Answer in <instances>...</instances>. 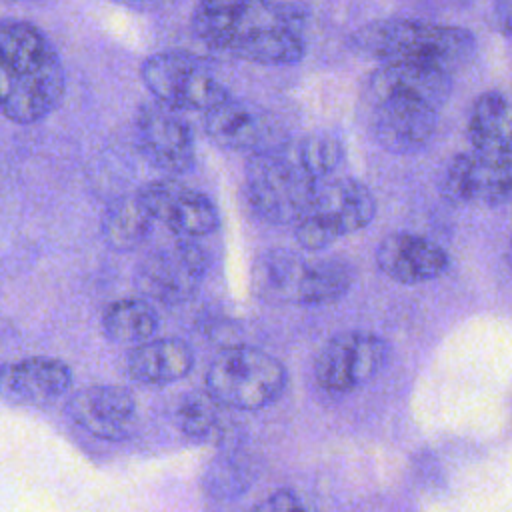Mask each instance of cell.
I'll return each mask as SVG.
<instances>
[{"label": "cell", "mask_w": 512, "mask_h": 512, "mask_svg": "<svg viewBox=\"0 0 512 512\" xmlns=\"http://www.w3.org/2000/svg\"><path fill=\"white\" fill-rule=\"evenodd\" d=\"M450 94L452 74L444 70L384 62L362 84L360 116L380 148L414 154L432 138Z\"/></svg>", "instance_id": "obj_1"}, {"label": "cell", "mask_w": 512, "mask_h": 512, "mask_svg": "<svg viewBox=\"0 0 512 512\" xmlns=\"http://www.w3.org/2000/svg\"><path fill=\"white\" fill-rule=\"evenodd\" d=\"M192 34L212 52L262 64L290 66L304 58V12L276 0H198Z\"/></svg>", "instance_id": "obj_2"}, {"label": "cell", "mask_w": 512, "mask_h": 512, "mask_svg": "<svg viewBox=\"0 0 512 512\" xmlns=\"http://www.w3.org/2000/svg\"><path fill=\"white\" fill-rule=\"evenodd\" d=\"M66 74L52 40L26 20L0 22V110L16 124L46 118L62 100Z\"/></svg>", "instance_id": "obj_3"}, {"label": "cell", "mask_w": 512, "mask_h": 512, "mask_svg": "<svg viewBox=\"0 0 512 512\" xmlns=\"http://www.w3.org/2000/svg\"><path fill=\"white\" fill-rule=\"evenodd\" d=\"M352 48L380 64H416L454 74L476 56V38L460 26L412 18H382L352 34Z\"/></svg>", "instance_id": "obj_4"}, {"label": "cell", "mask_w": 512, "mask_h": 512, "mask_svg": "<svg viewBox=\"0 0 512 512\" xmlns=\"http://www.w3.org/2000/svg\"><path fill=\"white\" fill-rule=\"evenodd\" d=\"M244 174L252 210L270 224H294L320 182L296 158L290 140L282 148L248 154Z\"/></svg>", "instance_id": "obj_5"}, {"label": "cell", "mask_w": 512, "mask_h": 512, "mask_svg": "<svg viewBox=\"0 0 512 512\" xmlns=\"http://www.w3.org/2000/svg\"><path fill=\"white\" fill-rule=\"evenodd\" d=\"M376 216V198L354 178H324L294 222V236L308 252H320L334 240L366 228Z\"/></svg>", "instance_id": "obj_6"}, {"label": "cell", "mask_w": 512, "mask_h": 512, "mask_svg": "<svg viewBox=\"0 0 512 512\" xmlns=\"http://www.w3.org/2000/svg\"><path fill=\"white\" fill-rule=\"evenodd\" d=\"M284 364L254 346H230L206 370V390L232 410H260L286 388Z\"/></svg>", "instance_id": "obj_7"}, {"label": "cell", "mask_w": 512, "mask_h": 512, "mask_svg": "<svg viewBox=\"0 0 512 512\" xmlns=\"http://www.w3.org/2000/svg\"><path fill=\"white\" fill-rule=\"evenodd\" d=\"M140 78L154 100L182 112H206L230 98L210 66L184 50L150 54L140 66Z\"/></svg>", "instance_id": "obj_8"}, {"label": "cell", "mask_w": 512, "mask_h": 512, "mask_svg": "<svg viewBox=\"0 0 512 512\" xmlns=\"http://www.w3.org/2000/svg\"><path fill=\"white\" fill-rule=\"evenodd\" d=\"M210 266L206 250L196 238L178 236L168 246L146 254L136 272L144 298L160 304H182L200 288Z\"/></svg>", "instance_id": "obj_9"}, {"label": "cell", "mask_w": 512, "mask_h": 512, "mask_svg": "<svg viewBox=\"0 0 512 512\" xmlns=\"http://www.w3.org/2000/svg\"><path fill=\"white\" fill-rule=\"evenodd\" d=\"M388 360V342L374 332L332 336L314 362L316 384L328 394H348L370 382Z\"/></svg>", "instance_id": "obj_10"}, {"label": "cell", "mask_w": 512, "mask_h": 512, "mask_svg": "<svg viewBox=\"0 0 512 512\" xmlns=\"http://www.w3.org/2000/svg\"><path fill=\"white\" fill-rule=\"evenodd\" d=\"M442 194L456 204L498 206L512 200V156L470 150L454 156L442 174Z\"/></svg>", "instance_id": "obj_11"}, {"label": "cell", "mask_w": 512, "mask_h": 512, "mask_svg": "<svg viewBox=\"0 0 512 512\" xmlns=\"http://www.w3.org/2000/svg\"><path fill=\"white\" fill-rule=\"evenodd\" d=\"M136 144L142 156L166 174H184L196 160V144L182 110L158 100L136 114Z\"/></svg>", "instance_id": "obj_12"}, {"label": "cell", "mask_w": 512, "mask_h": 512, "mask_svg": "<svg viewBox=\"0 0 512 512\" xmlns=\"http://www.w3.org/2000/svg\"><path fill=\"white\" fill-rule=\"evenodd\" d=\"M136 194L152 218L168 226L176 236L202 238L218 228L220 218L214 202L180 180H152Z\"/></svg>", "instance_id": "obj_13"}, {"label": "cell", "mask_w": 512, "mask_h": 512, "mask_svg": "<svg viewBox=\"0 0 512 512\" xmlns=\"http://www.w3.org/2000/svg\"><path fill=\"white\" fill-rule=\"evenodd\" d=\"M204 130L218 146L248 154L276 150L290 140L268 112L232 96L204 112Z\"/></svg>", "instance_id": "obj_14"}, {"label": "cell", "mask_w": 512, "mask_h": 512, "mask_svg": "<svg viewBox=\"0 0 512 512\" xmlns=\"http://www.w3.org/2000/svg\"><path fill=\"white\" fill-rule=\"evenodd\" d=\"M66 412L80 428L108 442H120L134 434L138 406L134 396L114 384H94L78 390L66 404Z\"/></svg>", "instance_id": "obj_15"}, {"label": "cell", "mask_w": 512, "mask_h": 512, "mask_svg": "<svg viewBox=\"0 0 512 512\" xmlns=\"http://www.w3.org/2000/svg\"><path fill=\"white\" fill-rule=\"evenodd\" d=\"M376 264L394 282L416 286L440 278L450 260L436 242L412 232H394L378 244Z\"/></svg>", "instance_id": "obj_16"}, {"label": "cell", "mask_w": 512, "mask_h": 512, "mask_svg": "<svg viewBox=\"0 0 512 512\" xmlns=\"http://www.w3.org/2000/svg\"><path fill=\"white\" fill-rule=\"evenodd\" d=\"M72 386V370L54 356H26L0 364V396L16 404H46Z\"/></svg>", "instance_id": "obj_17"}, {"label": "cell", "mask_w": 512, "mask_h": 512, "mask_svg": "<svg viewBox=\"0 0 512 512\" xmlns=\"http://www.w3.org/2000/svg\"><path fill=\"white\" fill-rule=\"evenodd\" d=\"M194 366V352L182 338H150L126 356V372L146 386H164L182 380Z\"/></svg>", "instance_id": "obj_18"}, {"label": "cell", "mask_w": 512, "mask_h": 512, "mask_svg": "<svg viewBox=\"0 0 512 512\" xmlns=\"http://www.w3.org/2000/svg\"><path fill=\"white\" fill-rule=\"evenodd\" d=\"M468 138L474 150L512 156V100L500 92L480 94L468 116Z\"/></svg>", "instance_id": "obj_19"}, {"label": "cell", "mask_w": 512, "mask_h": 512, "mask_svg": "<svg viewBox=\"0 0 512 512\" xmlns=\"http://www.w3.org/2000/svg\"><path fill=\"white\" fill-rule=\"evenodd\" d=\"M306 258L286 250L272 248L260 254L252 266V288L266 302L296 304Z\"/></svg>", "instance_id": "obj_20"}, {"label": "cell", "mask_w": 512, "mask_h": 512, "mask_svg": "<svg viewBox=\"0 0 512 512\" xmlns=\"http://www.w3.org/2000/svg\"><path fill=\"white\" fill-rule=\"evenodd\" d=\"M152 214L140 200V196L128 194L112 200L102 214V238L118 252H128L140 246L152 230Z\"/></svg>", "instance_id": "obj_21"}, {"label": "cell", "mask_w": 512, "mask_h": 512, "mask_svg": "<svg viewBox=\"0 0 512 512\" xmlns=\"http://www.w3.org/2000/svg\"><path fill=\"white\" fill-rule=\"evenodd\" d=\"M228 406L216 400L208 390H194L180 398L174 410L178 428L202 442H220L230 430V418L226 416Z\"/></svg>", "instance_id": "obj_22"}, {"label": "cell", "mask_w": 512, "mask_h": 512, "mask_svg": "<svg viewBox=\"0 0 512 512\" xmlns=\"http://www.w3.org/2000/svg\"><path fill=\"white\" fill-rule=\"evenodd\" d=\"M352 280L354 268L344 258H306L296 304L316 306L336 302L350 290Z\"/></svg>", "instance_id": "obj_23"}, {"label": "cell", "mask_w": 512, "mask_h": 512, "mask_svg": "<svg viewBox=\"0 0 512 512\" xmlns=\"http://www.w3.org/2000/svg\"><path fill=\"white\" fill-rule=\"evenodd\" d=\"M160 326L156 308L148 298H122L112 302L102 314L106 336L118 344H140L150 340Z\"/></svg>", "instance_id": "obj_24"}, {"label": "cell", "mask_w": 512, "mask_h": 512, "mask_svg": "<svg viewBox=\"0 0 512 512\" xmlns=\"http://www.w3.org/2000/svg\"><path fill=\"white\" fill-rule=\"evenodd\" d=\"M296 158L318 180L330 178L344 160V146L336 136L310 134L296 142L290 140Z\"/></svg>", "instance_id": "obj_25"}, {"label": "cell", "mask_w": 512, "mask_h": 512, "mask_svg": "<svg viewBox=\"0 0 512 512\" xmlns=\"http://www.w3.org/2000/svg\"><path fill=\"white\" fill-rule=\"evenodd\" d=\"M252 508L262 510V512H284V510H302L304 504L300 502V498L292 490L282 488V490L272 492L268 498L254 504Z\"/></svg>", "instance_id": "obj_26"}, {"label": "cell", "mask_w": 512, "mask_h": 512, "mask_svg": "<svg viewBox=\"0 0 512 512\" xmlns=\"http://www.w3.org/2000/svg\"><path fill=\"white\" fill-rule=\"evenodd\" d=\"M492 20L496 30L512 40V0H494Z\"/></svg>", "instance_id": "obj_27"}, {"label": "cell", "mask_w": 512, "mask_h": 512, "mask_svg": "<svg viewBox=\"0 0 512 512\" xmlns=\"http://www.w3.org/2000/svg\"><path fill=\"white\" fill-rule=\"evenodd\" d=\"M112 2H116L124 8H130V10H136V12H154V10L168 8L176 0H112Z\"/></svg>", "instance_id": "obj_28"}, {"label": "cell", "mask_w": 512, "mask_h": 512, "mask_svg": "<svg viewBox=\"0 0 512 512\" xmlns=\"http://www.w3.org/2000/svg\"><path fill=\"white\" fill-rule=\"evenodd\" d=\"M8 2H16V4H40L46 0H8Z\"/></svg>", "instance_id": "obj_29"}]
</instances>
